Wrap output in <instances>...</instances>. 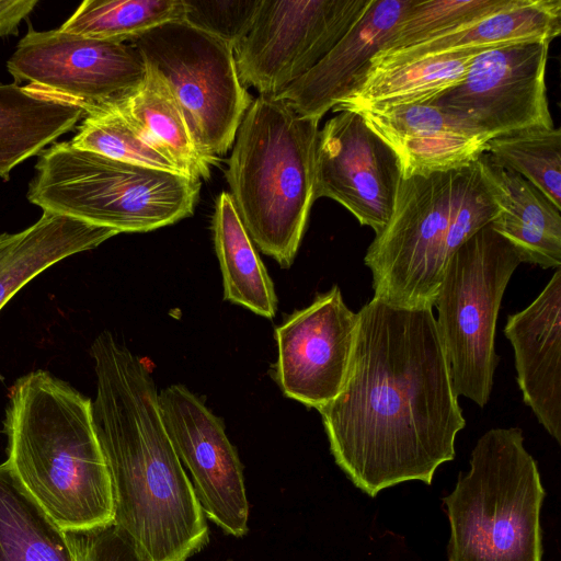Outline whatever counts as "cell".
<instances>
[{
    "label": "cell",
    "instance_id": "5b68a950",
    "mask_svg": "<svg viewBox=\"0 0 561 561\" xmlns=\"http://www.w3.org/2000/svg\"><path fill=\"white\" fill-rule=\"evenodd\" d=\"M318 119L277 96L256 98L238 128L225 172L252 242L289 267L316 198Z\"/></svg>",
    "mask_w": 561,
    "mask_h": 561
},
{
    "label": "cell",
    "instance_id": "ba28073f",
    "mask_svg": "<svg viewBox=\"0 0 561 561\" xmlns=\"http://www.w3.org/2000/svg\"><path fill=\"white\" fill-rule=\"evenodd\" d=\"M520 263L490 224L453 255L434 304L455 392L480 408L490 399L499 362L494 340L502 298Z\"/></svg>",
    "mask_w": 561,
    "mask_h": 561
},
{
    "label": "cell",
    "instance_id": "ac0fdd59",
    "mask_svg": "<svg viewBox=\"0 0 561 561\" xmlns=\"http://www.w3.org/2000/svg\"><path fill=\"white\" fill-rule=\"evenodd\" d=\"M412 0H371L364 15L305 76L277 95L298 114L320 121L364 78Z\"/></svg>",
    "mask_w": 561,
    "mask_h": 561
},
{
    "label": "cell",
    "instance_id": "44dd1931",
    "mask_svg": "<svg viewBox=\"0 0 561 561\" xmlns=\"http://www.w3.org/2000/svg\"><path fill=\"white\" fill-rule=\"evenodd\" d=\"M114 229L95 226L62 214L43 210L26 229L0 234V310L31 279L57 262L92 250L116 236Z\"/></svg>",
    "mask_w": 561,
    "mask_h": 561
},
{
    "label": "cell",
    "instance_id": "f546056e",
    "mask_svg": "<svg viewBox=\"0 0 561 561\" xmlns=\"http://www.w3.org/2000/svg\"><path fill=\"white\" fill-rule=\"evenodd\" d=\"M512 2L513 0H412L391 37L375 55L397 51L450 33Z\"/></svg>",
    "mask_w": 561,
    "mask_h": 561
},
{
    "label": "cell",
    "instance_id": "30bf717a",
    "mask_svg": "<svg viewBox=\"0 0 561 561\" xmlns=\"http://www.w3.org/2000/svg\"><path fill=\"white\" fill-rule=\"evenodd\" d=\"M371 0H261L233 48L242 84L274 96L310 71L364 15Z\"/></svg>",
    "mask_w": 561,
    "mask_h": 561
},
{
    "label": "cell",
    "instance_id": "cb8c5ba5",
    "mask_svg": "<svg viewBox=\"0 0 561 561\" xmlns=\"http://www.w3.org/2000/svg\"><path fill=\"white\" fill-rule=\"evenodd\" d=\"M481 50L448 53L368 71L332 111L431 103L462 79Z\"/></svg>",
    "mask_w": 561,
    "mask_h": 561
},
{
    "label": "cell",
    "instance_id": "d4e9b609",
    "mask_svg": "<svg viewBox=\"0 0 561 561\" xmlns=\"http://www.w3.org/2000/svg\"><path fill=\"white\" fill-rule=\"evenodd\" d=\"M0 561H80L61 529L23 485L10 463H0Z\"/></svg>",
    "mask_w": 561,
    "mask_h": 561
},
{
    "label": "cell",
    "instance_id": "603a6c76",
    "mask_svg": "<svg viewBox=\"0 0 561 561\" xmlns=\"http://www.w3.org/2000/svg\"><path fill=\"white\" fill-rule=\"evenodd\" d=\"M85 112L28 85L0 83V178L71 130Z\"/></svg>",
    "mask_w": 561,
    "mask_h": 561
},
{
    "label": "cell",
    "instance_id": "1f68e13d",
    "mask_svg": "<svg viewBox=\"0 0 561 561\" xmlns=\"http://www.w3.org/2000/svg\"><path fill=\"white\" fill-rule=\"evenodd\" d=\"M68 534L80 561H144L131 538L114 522Z\"/></svg>",
    "mask_w": 561,
    "mask_h": 561
},
{
    "label": "cell",
    "instance_id": "83f0119b",
    "mask_svg": "<svg viewBox=\"0 0 561 561\" xmlns=\"http://www.w3.org/2000/svg\"><path fill=\"white\" fill-rule=\"evenodd\" d=\"M485 152L542 192L561 208V130L529 127L491 138Z\"/></svg>",
    "mask_w": 561,
    "mask_h": 561
},
{
    "label": "cell",
    "instance_id": "f1b7e54d",
    "mask_svg": "<svg viewBox=\"0 0 561 561\" xmlns=\"http://www.w3.org/2000/svg\"><path fill=\"white\" fill-rule=\"evenodd\" d=\"M69 142L76 148L116 160L182 173L123 112L116 101L88 111L78 133Z\"/></svg>",
    "mask_w": 561,
    "mask_h": 561
},
{
    "label": "cell",
    "instance_id": "9a60e30c",
    "mask_svg": "<svg viewBox=\"0 0 561 561\" xmlns=\"http://www.w3.org/2000/svg\"><path fill=\"white\" fill-rule=\"evenodd\" d=\"M357 323L336 285L288 316L275 329L283 393L317 410L333 400L347 375Z\"/></svg>",
    "mask_w": 561,
    "mask_h": 561
},
{
    "label": "cell",
    "instance_id": "4fadbf2b",
    "mask_svg": "<svg viewBox=\"0 0 561 561\" xmlns=\"http://www.w3.org/2000/svg\"><path fill=\"white\" fill-rule=\"evenodd\" d=\"M161 419L169 439L192 477L205 516L234 537L249 531V503L243 471L221 420L183 385L159 392Z\"/></svg>",
    "mask_w": 561,
    "mask_h": 561
},
{
    "label": "cell",
    "instance_id": "4dcf8cb0",
    "mask_svg": "<svg viewBox=\"0 0 561 561\" xmlns=\"http://www.w3.org/2000/svg\"><path fill=\"white\" fill-rule=\"evenodd\" d=\"M261 0H183V22L232 49L248 34Z\"/></svg>",
    "mask_w": 561,
    "mask_h": 561
},
{
    "label": "cell",
    "instance_id": "8992f818",
    "mask_svg": "<svg viewBox=\"0 0 561 561\" xmlns=\"http://www.w3.org/2000/svg\"><path fill=\"white\" fill-rule=\"evenodd\" d=\"M469 465L443 499L450 526L447 561H542L546 491L522 430L486 431Z\"/></svg>",
    "mask_w": 561,
    "mask_h": 561
},
{
    "label": "cell",
    "instance_id": "9c48e42d",
    "mask_svg": "<svg viewBox=\"0 0 561 561\" xmlns=\"http://www.w3.org/2000/svg\"><path fill=\"white\" fill-rule=\"evenodd\" d=\"M129 43L169 83L199 149L213 158L226 154L253 102L233 49L184 22L160 25Z\"/></svg>",
    "mask_w": 561,
    "mask_h": 561
},
{
    "label": "cell",
    "instance_id": "2e32d148",
    "mask_svg": "<svg viewBox=\"0 0 561 561\" xmlns=\"http://www.w3.org/2000/svg\"><path fill=\"white\" fill-rule=\"evenodd\" d=\"M504 334L524 402L561 445V268L529 306L507 317Z\"/></svg>",
    "mask_w": 561,
    "mask_h": 561
},
{
    "label": "cell",
    "instance_id": "d6986e66",
    "mask_svg": "<svg viewBox=\"0 0 561 561\" xmlns=\"http://www.w3.org/2000/svg\"><path fill=\"white\" fill-rule=\"evenodd\" d=\"M478 163L499 207L491 227L506 239L522 263L561 266V208L518 173L497 164L485 151Z\"/></svg>",
    "mask_w": 561,
    "mask_h": 561
},
{
    "label": "cell",
    "instance_id": "4316f807",
    "mask_svg": "<svg viewBox=\"0 0 561 561\" xmlns=\"http://www.w3.org/2000/svg\"><path fill=\"white\" fill-rule=\"evenodd\" d=\"M183 0H85L59 30L125 43L160 25L183 22Z\"/></svg>",
    "mask_w": 561,
    "mask_h": 561
},
{
    "label": "cell",
    "instance_id": "e0dca14e",
    "mask_svg": "<svg viewBox=\"0 0 561 561\" xmlns=\"http://www.w3.org/2000/svg\"><path fill=\"white\" fill-rule=\"evenodd\" d=\"M352 111L392 149L403 179L457 169L485 151L484 136L431 103Z\"/></svg>",
    "mask_w": 561,
    "mask_h": 561
},
{
    "label": "cell",
    "instance_id": "8fae6325",
    "mask_svg": "<svg viewBox=\"0 0 561 561\" xmlns=\"http://www.w3.org/2000/svg\"><path fill=\"white\" fill-rule=\"evenodd\" d=\"M15 81L85 113L124 98L142 80L146 62L131 43L30 28L7 62Z\"/></svg>",
    "mask_w": 561,
    "mask_h": 561
},
{
    "label": "cell",
    "instance_id": "ffe728a7",
    "mask_svg": "<svg viewBox=\"0 0 561 561\" xmlns=\"http://www.w3.org/2000/svg\"><path fill=\"white\" fill-rule=\"evenodd\" d=\"M560 32V0H513L510 5L450 33L397 51L375 55L368 71L448 53L481 50L523 42L551 43Z\"/></svg>",
    "mask_w": 561,
    "mask_h": 561
},
{
    "label": "cell",
    "instance_id": "6da1fadb",
    "mask_svg": "<svg viewBox=\"0 0 561 561\" xmlns=\"http://www.w3.org/2000/svg\"><path fill=\"white\" fill-rule=\"evenodd\" d=\"M339 394L318 411L336 465L365 494L431 484L466 426L433 308L377 298L357 312Z\"/></svg>",
    "mask_w": 561,
    "mask_h": 561
},
{
    "label": "cell",
    "instance_id": "7402d4cb",
    "mask_svg": "<svg viewBox=\"0 0 561 561\" xmlns=\"http://www.w3.org/2000/svg\"><path fill=\"white\" fill-rule=\"evenodd\" d=\"M145 62L141 82L117 104L182 173L209 179L211 167L220 159L199 149L169 83L150 62Z\"/></svg>",
    "mask_w": 561,
    "mask_h": 561
},
{
    "label": "cell",
    "instance_id": "484cf974",
    "mask_svg": "<svg viewBox=\"0 0 561 561\" xmlns=\"http://www.w3.org/2000/svg\"><path fill=\"white\" fill-rule=\"evenodd\" d=\"M213 229L224 299L273 318L277 309L274 284L227 192L217 198Z\"/></svg>",
    "mask_w": 561,
    "mask_h": 561
},
{
    "label": "cell",
    "instance_id": "d6a6232c",
    "mask_svg": "<svg viewBox=\"0 0 561 561\" xmlns=\"http://www.w3.org/2000/svg\"><path fill=\"white\" fill-rule=\"evenodd\" d=\"M37 3V0H0V38L16 34L20 23Z\"/></svg>",
    "mask_w": 561,
    "mask_h": 561
},
{
    "label": "cell",
    "instance_id": "5bb4252c",
    "mask_svg": "<svg viewBox=\"0 0 561 561\" xmlns=\"http://www.w3.org/2000/svg\"><path fill=\"white\" fill-rule=\"evenodd\" d=\"M318 133L316 198L329 197L379 233L393 211L401 170L392 149L352 110Z\"/></svg>",
    "mask_w": 561,
    "mask_h": 561
},
{
    "label": "cell",
    "instance_id": "277c9868",
    "mask_svg": "<svg viewBox=\"0 0 561 561\" xmlns=\"http://www.w3.org/2000/svg\"><path fill=\"white\" fill-rule=\"evenodd\" d=\"M499 214L478 160L401 178L390 220L364 257L374 298L392 306L433 308L453 255Z\"/></svg>",
    "mask_w": 561,
    "mask_h": 561
},
{
    "label": "cell",
    "instance_id": "52a82bcc",
    "mask_svg": "<svg viewBox=\"0 0 561 561\" xmlns=\"http://www.w3.org/2000/svg\"><path fill=\"white\" fill-rule=\"evenodd\" d=\"M27 199L121 232H147L193 214L201 180L56 142L39 154Z\"/></svg>",
    "mask_w": 561,
    "mask_h": 561
},
{
    "label": "cell",
    "instance_id": "3957f363",
    "mask_svg": "<svg viewBox=\"0 0 561 561\" xmlns=\"http://www.w3.org/2000/svg\"><path fill=\"white\" fill-rule=\"evenodd\" d=\"M3 432L7 461L61 529L80 533L114 520L89 398L47 371H32L10 389Z\"/></svg>",
    "mask_w": 561,
    "mask_h": 561
},
{
    "label": "cell",
    "instance_id": "7c38bea8",
    "mask_svg": "<svg viewBox=\"0 0 561 561\" xmlns=\"http://www.w3.org/2000/svg\"><path fill=\"white\" fill-rule=\"evenodd\" d=\"M549 44L490 47L471 60L462 79L431 104L488 140L529 127H553L547 98Z\"/></svg>",
    "mask_w": 561,
    "mask_h": 561
},
{
    "label": "cell",
    "instance_id": "7a4b0ae2",
    "mask_svg": "<svg viewBox=\"0 0 561 561\" xmlns=\"http://www.w3.org/2000/svg\"><path fill=\"white\" fill-rule=\"evenodd\" d=\"M95 432L108 468L114 523L144 561H186L207 543L206 516L164 428L146 360L110 332L91 345Z\"/></svg>",
    "mask_w": 561,
    "mask_h": 561
}]
</instances>
